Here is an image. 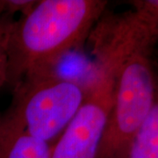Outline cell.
Masks as SVG:
<instances>
[{"mask_svg":"<svg viewBox=\"0 0 158 158\" xmlns=\"http://www.w3.org/2000/svg\"><path fill=\"white\" fill-rule=\"evenodd\" d=\"M83 104L51 148L50 158H97L113 107L115 77L127 54L97 52Z\"/></svg>","mask_w":158,"mask_h":158,"instance_id":"4","label":"cell"},{"mask_svg":"<svg viewBox=\"0 0 158 158\" xmlns=\"http://www.w3.org/2000/svg\"><path fill=\"white\" fill-rule=\"evenodd\" d=\"M36 0H0V16L14 17L27 11L35 4Z\"/></svg>","mask_w":158,"mask_h":158,"instance_id":"8","label":"cell"},{"mask_svg":"<svg viewBox=\"0 0 158 158\" xmlns=\"http://www.w3.org/2000/svg\"><path fill=\"white\" fill-rule=\"evenodd\" d=\"M105 0H39L11 25L7 42L6 85L32 73L56 70L82 46L106 11Z\"/></svg>","mask_w":158,"mask_h":158,"instance_id":"1","label":"cell"},{"mask_svg":"<svg viewBox=\"0 0 158 158\" xmlns=\"http://www.w3.org/2000/svg\"><path fill=\"white\" fill-rule=\"evenodd\" d=\"M152 52L137 49L119 62L115 77L113 107L97 158H113L157 103Z\"/></svg>","mask_w":158,"mask_h":158,"instance_id":"3","label":"cell"},{"mask_svg":"<svg viewBox=\"0 0 158 158\" xmlns=\"http://www.w3.org/2000/svg\"><path fill=\"white\" fill-rule=\"evenodd\" d=\"M51 148L17 129L0 113V158H50Z\"/></svg>","mask_w":158,"mask_h":158,"instance_id":"5","label":"cell"},{"mask_svg":"<svg viewBox=\"0 0 158 158\" xmlns=\"http://www.w3.org/2000/svg\"><path fill=\"white\" fill-rule=\"evenodd\" d=\"M15 19L12 16H0V90L6 85L7 78V42L11 25Z\"/></svg>","mask_w":158,"mask_h":158,"instance_id":"7","label":"cell"},{"mask_svg":"<svg viewBox=\"0 0 158 158\" xmlns=\"http://www.w3.org/2000/svg\"><path fill=\"white\" fill-rule=\"evenodd\" d=\"M87 83L56 70L28 74L12 88L4 117L17 129L52 145L62 135L86 96Z\"/></svg>","mask_w":158,"mask_h":158,"instance_id":"2","label":"cell"},{"mask_svg":"<svg viewBox=\"0 0 158 158\" xmlns=\"http://www.w3.org/2000/svg\"><path fill=\"white\" fill-rule=\"evenodd\" d=\"M113 158H158V103Z\"/></svg>","mask_w":158,"mask_h":158,"instance_id":"6","label":"cell"}]
</instances>
